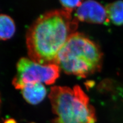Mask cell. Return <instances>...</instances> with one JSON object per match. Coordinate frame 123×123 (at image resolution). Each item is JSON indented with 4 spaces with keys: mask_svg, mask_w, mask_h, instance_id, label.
<instances>
[{
    "mask_svg": "<svg viewBox=\"0 0 123 123\" xmlns=\"http://www.w3.org/2000/svg\"><path fill=\"white\" fill-rule=\"evenodd\" d=\"M106 10L109 21L115 25H123V1L109 4L107 5Z\"/></svg>",
    "mask_w": 123,
    "mask_h": 123,
    "instance_id": "cell-7",
    "label": "cell"
},
{
    "mask_svg": "<svg viewBox=\"0 0 123 123\" xmlns=\"http://www.w3.org/2000/svg\"><path fill=\"white\" fill-rule=\"evenodd\" d=\"M23 98L28 103L36 105L45 98L47 90L42 83H31L26 85L21 89Z\"/></svg>",
    "mask_w": 123,
    "mask_h": 123,
    "instance_id": "cell-6",
    "label": "cell"
},
{
    "mask_svg": "<svg viewBox=\"0 0 123 123\" xmlns=\"http://www.w3.org/2000/svg\"><path fill=\"white\" fill-rule=\"evenodd\" d=\"M49 98L56 117L52 123H95L97 117L89 98L79 86H55Z\"/></svg>",
    "mask_w": 123,
    "mask_h": 123,
    "instance_id": "cell-3",
    "label": "cell"
},
{
    "mask_svg": "<svg viewBox=\"0 0 123 123\" xmlns=\"http://www.w3.org/2000/svg\"><path fill=\"white\" fill-rule=\"evenodd\" d=\"M15 31V25L13 19L6 14H0V40H8Z\"/></svg>",
    "mask_w": 123,
    "mask_h": 123,
    "instance_id": "cell-8",
    "label": "cell"
},
{
    "mask_svg": "<svg viewBox=\"0 0 123 123\" xmlns=\"http://www.w3.org/2000/svg\"><path fill=\"white\" fill-rule=\"evenodd\" d=\"M102 63L103 54L98 46L75 32L61 49L54 64L67 74L86 78L101 70Z\"/></svg>",
    "mask_w": 123,
    "mask_h": 123,
    "instance_id": "cell-2",
    "label": "cell"
},
{
    "mask_svg": "<svg viewBox=\"0 0 123 123\" xmlns=\"http://www.w3.org/2000/svg\"><path fill=\"white\" fill-rule=\"evenodd\" d=\"M0 105H1V98H0Z\"/></svg>",
    "mask_w": 123,
    "mask_h": 123,
    "instance_id": "cell-10",
    "label": "cell"
},
{
    "mask_svg": "<svg viewBox=\"0 0 123 123\" xmlns=\"http://www.w3.org/2000/svg\"><path fill=\"white\" fill-rule=\"evenodd\" d=\"M60 69L55 64H42L29 58L22 57L17 63V74L12 80V85L19 90L28 84L51 85L59 78Z\"/></svg>",
    "mask_w": 123,
    "mask_h": 123,
    "instance_id": "cell-4",
    "label": "cell"
},
{
    "mask_svg": "<svg viewBox=\"0 0 123 123\" xmlns=\"http://www.w3.org/2000/svg\"><path fill=\"white\" fill-rule=\"evenodd\" d=\"M78 20L65 10H54L38 17L26 34L29 59L42 64H54L61 49L78 27Z\"/></svg>",
    "mask_w": 123,
    "mask_h": 123,
    "instance_id": "cell-1",
    "label": "cell"
},
{
    "mask_svg": "<svg viewBox=\"0 0 123 123\" xmlns=\"http://www.w3.org/2000/svg\"><path fill=\"white\" fill-rule=\"evenodd\" d=\"M60 3L63 7L64 10L71 13L73 10L81 5L82 2L80 1H61Z\"/></svg>",
    "mask_w": 123,
    "mask_h": 123,
    "instance_id": "cell-9",
    "label": "cell"
},
{
    "mask_svg": "<svg viewBox=\"0 0 123 123\" xmlns=\"http://www.w3.org/2000/svg\"><path fill=\"white\" fill-rule=\"evenodd\" d=\"M75 18L78 21L97 24L109 22L106 8L101 4L93 1L82 2L77 8Z\"/></svg>",
    "mask_w": 123,
    "mask_h": 123,
    "instance_id": "cell-5",
    "label": "cell"
}]
</instances>
